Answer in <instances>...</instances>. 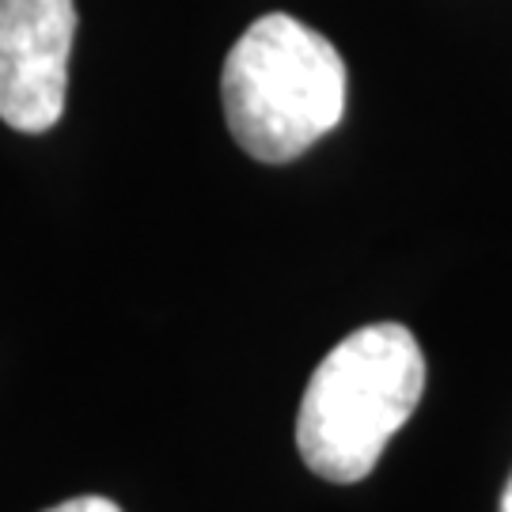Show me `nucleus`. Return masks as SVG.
Instances as JSON below:
<instances>
[{
	"mask_svg": "<svg viewBox=\"0 0 512 512\" xmlns=\"http://www.w3.org/2000/svg\"><path fill=\"white\" fill-rule=\"evenodd\" d=\"M425 395V357L403 323L353 330L311 372L296 448L327 482L353 486L376 471L387 440L403 429Z\"/></svg>",
	"mask_w": 512,
	"mask_h": 512,
	"instance_id": "1",
	"label": "nucleus"
},
{
	"mask_svg": "<svg viewBox=\"0 0 512 512\" xmlns=\"http://www.w3.org/2000/svg\"><path fill=\"white\" fill-rule=\"evenodd\" d=\"M46 512H122L110 497H69V501H61V505H54V509H46Z\"/></svg>",
	"mask_w": 512,
	"mask_h": 512,
	"instance_id": "4",
	"label": "nucleus"
},
{
	"mask_svg": "<svg viewBox=\"0 0 512 512\" xmlns=\"http://www.w3.org/2000/svg\"><path fill=\"white\" fill-rule=\"evenodd\" d=\"M224 118L258 164H289L346 114V61L327 35L285 12L255 19L220 73Z\"/></svg>",
	"mask_w": 512,
	"mask_h": 512,
	"instance_id": "2",
	"label": "nucleus"
},
{
	"mask_svg": "<svg viewBox=\"0 0 512 512\" xmlns=\"http://www.w3.org/2000/svg\"><path fill=\"white\" fill-rule=\"evenodd\" d=\"M497 512H512V475H509V482H505V494H501V505H497Z\"/></svg>",
	"mask_w": 512,
	"mask_h": 512,
	"instance_id": "5",
	"label": "nucleus"
},
{
	"mask_svg": "<svg viewBox=\"0 0 512 512\" xmlns=\"http://www.w3.org/2000/svg\"><path fill=\"white\" fill-rule=\"evenodd\" d=\"M76 0H0V122L19 133L57 126L69 92Z\"/></svg>",
	"mask_w": 512,
	"mask_h": 512,
	"instance_id": "3",
	"label": "nucleus"
}]
</instances>
